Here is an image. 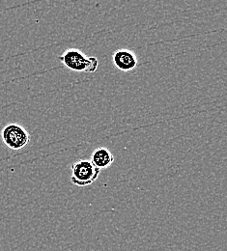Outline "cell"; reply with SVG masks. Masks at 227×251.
Here are the masks:
<instances>
[{
  "mask_svg": "<svg viewBox=\"0 0 227 251\" xmlns=\"http://www.w3.org/2000/svg\"><path fill=\"white\" fill-rule=\"evenodd\" d=\"M66 69L76 72L93 74L98 70L99 60L94 56H86L77 49H68L57 57Z\"/></svg>",
  "mask_w": 227,
  "mask_h": 251,
  "instance_id": "6da1fadb",
  "label": "cell"
},
{
  "mask_svg": "<svg viewBox=\"0 0 227 251\" xmlns=\"http://www.w3.org/2000/svg\"><path fill=\"white\" fill-rule=\"evenodd\" d=\"M101 170L88 159H80L71 166V182L74 186L85 188L95 183Z\"/></svg>",
  "mask_w": 227,
  "mask_h": 251,
  "instance_id": "7a4b0ae2",
  "label": "cell"
},
{
  "mask_svg": "<svg viewBox=\"0 0 227 251\" xmlns=\"http://www.w3.org/2000/svg\"><path fill=\"white\" fill-rule=\"evenodd\" d=\"M1 138L5 146L13 151H20L30 142V134L23 126L11 123L5 126L1 131Z\"/></svg>",
  "mask_w": 227,
  "mask_h": 251,
  "instance_id": "3957f363",
  "label": "cell"
},
{
  "mask_svg": "<svg viewBox=\"0 0 227 251\" xmlns=\"http://www.w3.org/2000/svg\"><path fill=\"white\" fill-rule=\"evenodd\" d=\"M112 62L121 72H130L138 65L137 56L130 50H118L112 55Z\"/></svg>",
  "mask_w": 227,
  "mask_h": 251,
  "instance_id": "277c9868",
  "label": "cell"
},
{
  "mask_svg": "<svg viewBox=\"0 0 227 251\" xmlns=\"http://www.w3.org/2000/svg\"><path fill=\"white\" fill-rule=\"evenodd\" d=\"M90 160L98 169L101 170L108 168L113 163L114 156L108 149L100 147L93 151Z\"/></svg>",
  "mask_w": 227,
  "mask_h": 251,
  "instance_id": "5b68a950",
  "label": "cell"
}]
</instances>
